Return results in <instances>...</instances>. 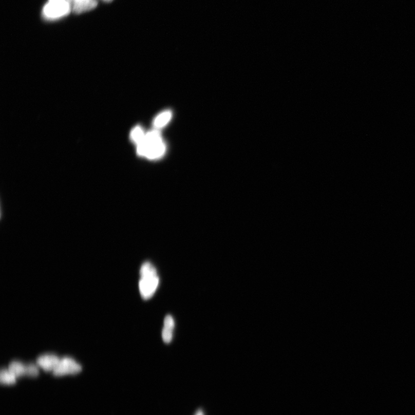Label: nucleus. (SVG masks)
I'll use <instances>...</instances> for the list:
<instances>
[{
	"label": "nucleus",
	"instance_id": "1",
	"mask_svg": "<svg viewBox=\"0 0 415 415\" xmlns=\"http://www.w3.org/2000/svg\"><path fill=\"white\" fill-rule=\"evenodd\" d=\"M137 145L138 154L141 157L149 159L162 157L166 152V145L158 130H154L145 135L142 141Z\"/></svg>",
	"mask_w": 415,
	"mask_h": 415
},
{
	"label": "nucleus",
	"instance_id": "2",
	"mask_svg": "<svg viewBox=\"0 0 415 415\" xmlns=\"http://www.w3.org/2000/svg\"><path fill=\"white\" fill-rule=\"evenodd\" d=\"M140 275V293L144 299H148L154 294L157 289L159 282L157 272L152 263L145 262L141 268Z\"/></svg>",
	"mask_w": 415,
	"mask_h": 415
},
{
	"label": "nucleus",
	"instance_id": "3",
	"mask_svg": "<svg viewBox=\"0 0 415 415\" xmlns=\"http://www.w3.org/2000/svg\"><path fill=\"white\" fill-rule=\"evenodd\" d=\"M70 10L69 0L49 1L43 9V15L46 20H55L68 15Z\"/></svg>",
	"mask_w": 415,
	"mask_h": 415
},
{
	"label": "nucleus",
	"instance_id": "4",
	"mask_svg": "<svg viewBox=\"0 0 415 415\" xmlns=\"http://www.w3.org/2000/svg\"><path fill=\"white\" fill-rule=\"evenodd\" d=\"M82 370V366L72 358L65 357L61 359L59 364L53 372L55 376H62L77 374Z\"/></svg>",
	"mask_w": 415,
	"mask_h": 415
},
{
	"label": "nucleus",
	"instance_id": "5",
	"mask_svg": "<svg viewBox=\"0 0 415 415\" xmlns=\"http://www.w3.org/2000/svg\"><path fill=\"white\" fill-rule=\"evenodd\" d=\"M61 359L52 353H46L37 357V365L46 371H53L59 364Z\"/></svg>",
	"mask_w": 415,
	"mask_h": 415
},
{
	"label": "nucleus",
	"instance_id": "6",
	"mask_svg": "<svg viewBox=\"0 0 415 415\" xmlns=\"http://www.w3.org/2000/svg\"><path fill=\"white\" fill-rule=\"evenodd\" d=\"M97 6V0H75L72 10L75 13L80 14L92 10Z\"/></svg>",
	"mask_w": 415,
	"mask_h": 415
},
{
	"label": "nucleus",
	"instance_id": "7",
	"mask_svg": "<svg viewBox=\"0 0 415 415\" xmlns=\"http://www.w3.org/2000/svg\"><path fill=\"white\" fill-rule=\"evenodd\" d=\"M8 369L16 377L26 375L27 365L18 361H13L9 366Z\"/></svg>",
	"mask_w": 415,
	"mask_h": 415
},
{
	"label": "nucleus",
	"instance_id": "8",
	"mask_svg": "<svg viewBox=\"0 0 415 415\" xmlns=\"http://www.w3.org/2000/svg\"><path fill=\"white\" fill-rule=\"evenodd\" d=\"M172 112L169 111H164L157 117L154 121V126L157 128H162L166 125L169 120L171 119Z\"/></svg>",
	"mask_w": 415,
	"mask_h": 415
},
{
	"label": "nucleus",
	"instance_id": "9",
	"mask_svg": "<svg viewBox=\"0 0 415 415\" xmlns=\"http://www.w3.org/2000/svg\"><path fill=\"white\" fill-rule=\"evenodd\" d=\"M16 377L9 369H3L0 374V381L4 385H12L16 383Z\"/></svg>",
	"mask_w": 415,
	"mask_h": 415
},
{
	"label": "nucleus",
	"instance_id": "10",
	"mask_svg": "<svg viewBox=\"0 0 415 415\" xmlns=\"http://www.w3.org/2000/svg\"><path fill=\"white\" fill-rule=\"evenodd\" d=\"M144 136L142 128L140 126H136L131 132L130 138L135 143L138 145L142 141Z\"/></svg>",
	"mask_w": 415,
	"mask_h": 415
},
{
	"label": "nucleus",
	"instance_id": "11",
	"mask_svg": "<svg viewBox=\"0 0 415 415\" xmlns=\"http://www.w3.org/2000/svg\"><path fill=\"white\" fill-rule=\"evenodd\" d=\"M173 329L171 328L164 327L162 331V337L165 343H169L172 341Z\"/></svg>",
	"mask_w": 415,
	"mask_h": 415
},
{
	"label": "nucleus",
	"instance_id": "12",
	"mask_svg": "<svg viewBox=\"0 0 415 415\" xmlns=\"http://www.w3.org/2000/svg\"><path fill=\"white\" fill-rule=\"evenodd\" d=\"M39 374V367L34 364L27 365L26 376L36 377Z\"/></svg>",
	"mask_w": 415,
	"mask_h": 415
},
{
	"label": "nucleus",
	"instance_id": "13",
	"mask_svg": "<svg viewBox=\"0 0 415 415\" xmlns=\"http://www.w3.org/2000/svg\"><path fill=\"white\" fill-rule=\"evenodd\" d=\"M164 327L174 329V322L171 315H167V317L165 318L164 322Z\"/></svg>",
	"mask_w": 415,
	"mask_h": 415
},
{
	"label": "nucleus",
	"instance_id": "14",
	"mask_svg": "<svg viewBox=\"0 0 415 415\" xmlns=\"http://www.w3.org/2000/svg\"><path fill=\"white\" fill-rule=\"evenodd\" d=\"M195 415H204V413L202 412L201 409H199L198 410Z\"/></svg>",
	"mask_w": 415,
	"mask_h": 415
},
{
	"label": "nucleus",
	"instance_id": "15",
	"mask_svg": "<svg viewBox=\"0 0 415 415\" xmlns=\"http://www.w3.org/2000/svg\"><path fill=\"white\" fill-rule=\"evenodd\" d=\"M102 1L105 2L106 3H110L112 1V0H102Z\"/></svg>",
	"mask_w": 415,
	"mask_h": 415
},
{
	"label": "nucleus",
	"instance_id": "16",
	"mask_svg": "<svg viewBox=\"0 0 415 415\" xmlns=\"http://www.w3.org/2000/svg\"><path fill=\"white\" fill-rule=\"evenodd\" d=\"M50 1H60V0H50Z\"/></svg>",
	"mask_w": 415,
	"mask_h": 415
},
{
	"label": "nucleus",
	"instance_id": "17",
	"mask_svg": "<svg viewBox=\"0 0 415 415\" xmlns=\"http://www.w3.org/2000/svg\"><path fill=\"white\" fill-rule=\"evenodd\" d=\"M72 1L74 2V1H75V0H72Z\"/></svg>",
	"mask_w": 415,
	"mask_h": 415
}]
</instances>
